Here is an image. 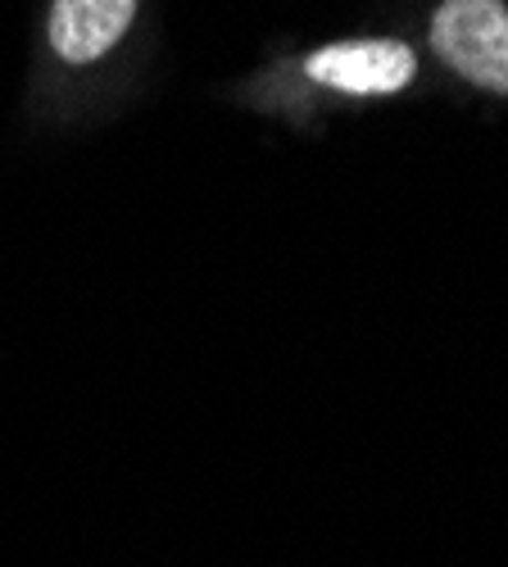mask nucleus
<instances>
[{"mask_svg":"<svg viewBox=\"0 0 508 567\" xmlns=\"http://www.w3.org/2000/svg\"><path fill=\"white\" fill-rule=\"evenodd\" d=\"M432 45L458 78L508 96V10L499 0H445L432 23Z\"/></svg>","mask_w":508,"mask_h":567,"instance_id":"nucleus-1","label":"nucleus"},{"mask_svg":"<svg viewBox=\"0 0 508 567\" xmlns=\"http://www.w3.org/2000/svg\"><path fill=\"white\" fill-rule=\"evenodd\" d=\"M304 73L322 86L350 91V96H391L413 82L418 60L404 41H336L309 55Z\"/></svg>","mask_w":508,"mask_h":567,"instance_id":"nucleus-2","label":"nucleus"},{"mask_svg":"<svg viewBox=\"0 0 508 567\" xmlns=\"http://www.w3.org/2000/svg\"><path fill=\"white\" fill-rule=\"evenodd\" d=\"M136 0H55L51 45L64 64H91L110 55L132 28Z\"/></svg>","mask_w":508,"mask_h":567,"instance_id":"nucleus-3","label":"nucleus"}]
</instances>
